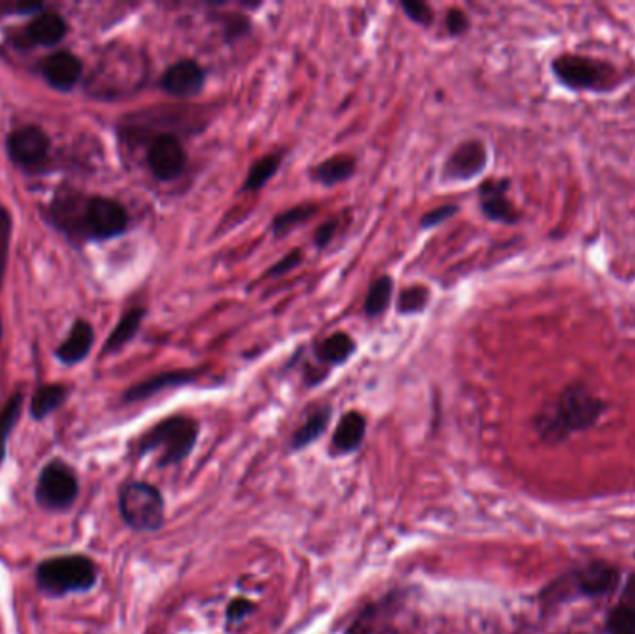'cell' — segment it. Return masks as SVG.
I'll list each match as a JSON object with an SVG mask.
<instances>
[{
	"instance_id": "277c9868",
	"label": "cell",
	"mask_w": 635,
	"mask_h": 634,
	"mask_svg": "<svg viewBox=\"0 0 635 634\" xmlns=\"http://www.w3.org/2000/svg\"><path fill=\"white\" fill-rule=\"evenodd\" d=\"M552 75L571 92H611L621 84V75L610 62L585 54H558L552 64Z\"/></svg>"
},
{
	"instance_id": "ac0fdd59",
	"label": "cell",
	"mask_w": 635,
	"mask_h": 634,
	"mask_svg": "<svg viewBox=\"0 0 635 634\" xmlns=\"http://www.w3.org/2000/svg\"><path fill=\"white\" fill-rule=\"evenodd\" d=\"M364 434H366V419L359 411H350L337 424V430L333 436V449L340 454H350L361 447Z\"/></svg>"
},
{
	"instance_id": "cb8c5ba5",
	"label": "cell",
	"mask_w": 635,
	"mask_h": 634,
	"mask_svg": "<svg viewBox=\"0 0 635 634\" xmlns=\"http://www.w3.org/2000/svg\"><path fill=\"white\" fill-rule=\"evenodd\" d=\"M283 162V153H272L262 159L257 160L251 170L247 173L246 183L242 186L244 192H257L262 186L272 179L275 173L279 172Z\"/></svg>"
},
{
	"instance_id": "5b68a950",
	"label": "cell",
	"mask_w": 635,
	"mask_h": 634,
	"mask_svg": "<svg viewBox=\"0 0 635 634\" xmlns=\"http://www.w3.org/2000/svg\"><path fill=\"white\" fill-rule=\"evenodd\" d=\"M199 434V426L194 419L184 415H173L155 424L138 441V454L160 452V465L181 463L192 452Z\"/></svg>"
},
{
	"instance_id": "d590c367",
	"label": "cell",
	"mask_w": 635,
	"mask_h": 634,
	"mask_svg": "<svg viewBox=\"0 0 635 634\" xmlns=\"http://www.w3.org/2000/svg\"><path fill=\"white\" fill-rule=\"evenodd\" d=\"M337 227L338 224L335 220H329V222L320 225V227L316 229V235H314V244H316L318 248H325V246L333 240V237H335Z\"/></svg>"
},
{
	"instance_id": "e0dca14e",
	"label": "cell",
	"mask_w": 635,
	"mask_h": 634,
	"mask_svg": "<svg viewBox=\"0 0 635 634\" xmlns=\"http://www.w3.org/2000/svg\"><path fill=\"white\" fill-rule=\"evenodd\" d=\"M93 343H95V333L90 322L77 320L69 331V335L65 337L64 343L58 346L56 357L64 365H78L80 361L88 357Z\"/></svg>"
},
{
	"instance_id": "7402d4cb",
	"label": "cell",
	"mask_w": 635,
	"mask_h": 634,
	"mask_svg": "<svg viewBox=\"0 0 635 634\" xmlns=\"http://www.w3.org/2000/svg\"><path fill=\"white\" fill-rule=\"evenodd\" d=\"M355 348H357V344L353 341V337H350L348 333L338 331V333H333L331 337H327L324 343L318 346L316 354L320 357V361H324V363L342 365L353 356Z\"/></svg>"
},
{
	"instance_id": "2e32d148",
	"label": "cell",
	"mask_w": 635,
	"mask_h": 634,
	"mask_svg": "<svg viewBox=\"0 0 635 634\" xmlns=\"http://www.w3.org/2000/svg\"><path fill=\"white\" fill-rule=\"evenodd\" d=\"M67 34V23L64 17L51 10H43L36 15L25 28V38L32 45L52 47L64 40Z\"/></svg>"
},
{
	"instance_id": "7a4b0ae2",
	"label": "cell",
	"mask_w": 635,
	"mask_h": 634,
	"mask_svg": "<svg viewBox=\"0 0 635 634\" xmlns=\"http://www.w3.org/2000/svg\"><path fill=\"white\" fill-rule=\"evenodd\" d=\"M606 411V402L584 384L567 385L558 400L535 419L539 434L548 441H561L571 434L589 430Z\"/></svg>"
},
{
	"instance_id": "d4e9b609",
	"label": "cell",
	"mask_w": 635,
	"mask_h": 634,
	"mask_svg": "<svg viewBox=\"0 0 635 634\" xmlns=\"http://www.w3.org/2000/svg\"><path fill=\"white\" fill-rule=\"evenodd\" d=\"M329 417H331V410L324 408V410L314 411L311 417L303 423V426H299L298 432L292 437V447L294 449H305L309 447L312 441H316L318 437L322 436L329 424Z\"/></svg>"
},
{
	"instance_id": "9a60e30c",
	"label": "cell",
	"mask_w": 635,
	"mask_h": 634,
	"mask_svg": "<svg viewBox=\"0 0 635 634\" xmlns=\"http://www.w3.org/2000/svg\"><path fill=\"white\" fill-rule=\"evenodd\" d=\"M197 376H199L197 370H169V372L156 374L145 382L132 385L129 391L123 395V402H129V404L130 402H140V400L158 395L171 387L192 384L197 380Z\"/></svg>"
},
{
	"instance_id": "603a6c76",
	"label": "cell",
	"mask_w": 635,
	"mask_h": 634,
	"mask_svg": "<svg viewBox=\"0 0 635 634\" xmlns=\"http://www.w3.org/2000/svg\"><path fill=\"white\" fill-rule=\"evenodd\" d=\"M23 393H13L12 397L6 400V404L0 408V463L6 460L8 452V439L12 436L13 428L21 417L23 411Z\"/></svg>"
},
{
	"instance_id": "8d00e7d4",
	"label": "cell",
	"mask_w": 635,
	"mask_h": 634,
	"mask_svg": "<svg viewBox=\"0 0 635 634\" xmlns=\"http://www.w3.org/2000/svg\"><path fill=\"white\" fill-rule=\"evenodd\" d=\"M621 603L628 605V607L635 608V575H632V577H630V581L626 584Z\"/></svg>"
},
{
	"instance_id": "484cf974",
	"label": "cell",
	"mask_w": 635,
	"mask_h": 634,
	"mask_svg": "<svg viewBox=\"0 0 635 634\" xmlns=\"http://www.w3.org/2000/svg\"><path fill=\"white\" fill-rule=\"evenodd\" d=\"M392 289H394V281L389 276H381V278L376 279L366 294L364 313L372 318L383 315L385 309L389 307L390 300H392Z\"/></svg>"
},
{
	"instance_id": "3957f363",
	"label": "cell",
	"mask_w": 635,
	"mask_h": 634,
	"mask_svg": "<svg viewBox=\"0 0 635 634\" xmlns=\"http://www.w3.org/2000/svg\"><path fill=\"white\" fill-rule=\"evenodd\" d=\"M34 579L41 594L58 599L69 594L90 592L99 581V569L90 556H51L39 562Z\"/></svg>"
},
{
	"instance_id": "44dd1931",
	"label": "cell",
	"mask_w": 635,
	"mask_h": 634,
	"mask_svg": "<svg viewBox=\"0 0 635 634\" xmlns=\"http://www.w3.org/2000/svg\"><path fill=\"white\" fill-rule=\"evenodd\" d=\"M355 159L348 155H337L333 159H327L314 170V179L325 186L338 185L348 181L355 173Z\"/></svg>"
},
{
	"instance_id": "4fadbf2b",
	"label": "cell",
	"mask_w": 635,
	"mask_h": 634,
	"mask_svg": "<svg viewBox=\"0 0 635 634\" xmlns=\"http://www.w3.org/2000/svg\"><path fill=\"white\" fill-rule=\"evenodd\" d=\"M82 60L69 51L52 53L41 62V75L58 92H69L82 77Z\"/></svg>"
},
{
	"instance_id": "6da1fadb",
	"label": "cell",
	"mask_w": 635,
	"mask_h": 634,
	"mask_svg": "<svg viewBox=\"0 0 635 634\" xmlns=\"http://www.w3.org/2000/svg\"><path fill=\"white\" fill-rule=\"evenodd\" d=\"M51 220L71 240H106L127 231L129 212L116 199H80L69 192L58 194L52 201Z\"/></svg>"
},
{
	"instance_id": "30bf717a",
	"label": "cell",
	"mask_w": 635,
	"mask_h": 634,
	"mask_svg": "<svg viewBox=\"0 0 635 634\" xmlns=\"http://www.w3.org/2000/svg\"><path fill=\"white\" fill-rule=\"evenodd\" d=\"M489 153L480 140H468L455 147L444 164V179L450 181H470L487 168Z\"/></svg>"
},
{
	"instance_id": "1f68e13d",
	"label": "cell",
	"mask_w": 635,
	"mask_h": 634,
	"mask_svg": "<svg viewBox=\"0 0 635 634\" xmlns=\"http://www.w3.org/2000/svg\"><path fill=\"white\" fill-rule=\"evenodd\" d=\"M457 207L455 205H444V207H439V209H433V211L426 212L424 216H422V220H420V227L422 229H431V227H435V225H441L442 222H446L448 218H452L454 214H457Z\"/></svg>"
},
{
	"instance_id": "4316f807",
	"label": "cell",
	"mask_w": 635,
	"mask_h": 634,
	"mask_svg": "<svg viewBox=\"0 0 635 634\" xmlns=\"http://www.w3.org/2000/svg\"><path fill=\"white\" fill-rule=\"evenodd\" d=\"M316 211H318L316 205H301V207L281 212L277 218H273L272 222V231L275 233V237H283L286 233L294 231L298 225L311 220Z\"/></svg>"
},
{
	"instance_id": "d6a6232c",
	"label": "cell",
	"mask_w": 635,
	"mask_h": 634,
	"mask_svg": "<svg viewBox=\"0 0 635 634\" xmlns=\"http://www.w3.org/2000/svg\"><path fill=\"white\" fill-rule=\"evenodd\" d=\"M301 261H303L301 251L294 250L292 253L285 255L279 263H275V265L268 270V276H270V278H281V276H285L288 272H292Z\"/></svg>"
},
{
	"instance_id": "83f0119b",
	"label": "cell",
	"mask_w": 635,
	"mask_h": 634,
	"mask_svg": "<svg viewBox=\"0 0 635 634\" xmlns=\"http://www.w3.org/2000/svg\"><path fill=\"white\" fill-rule=\"evenodd\" d=\"M428 304V287H424V285H413V287L402 291L396 307H398V311H400L402 315H415V313L424 311Z\"/></svg>"
},
{
	"instance_id": "d6986e66",
	"label": "cell",
	"mask_w": 635,
	"mask_h": 634,
	"mask_svg": "<svg viewBox=\"0 0 635 634\" xmlns=\"http://www.w3.org/2000/svg\"><path fill=\"white\" fill-rule=\"evenodd\" d=\"M69 397V387L64 384L41 385L30 398V415L34 421H43L58 410Z\"/></svg>"
},
{
	"instance_id": "ba28073f",
	"label": "cell",
	"mask_w": 635,
	"mask_h": 634,
	"mask_svg": "<svg viewBox=\"0 0 635 634\" xmlns=\"http://www.w3.org/2000/svg\"><path fill=\"white\" fill-rule=\"evenodd\" d=\"M6 147L13 164L34 170L47 160L51 140L38 125H23L10 133Z\"/></svg>"
},
{
	"instance_id": "e575fe53",
	"label": "cell",
	"mask_w": 635,
	"mask_h": 634,
	"mask_svg": "<svg viewBox=\"0 0 635 634\" xmlns=\"http://www.w3.org/2000/svg\"><path fill=\"white\" fill-rule=\"evenodd\" d=\"M255 610V605L247 599H234L233 603L227 608V620L231 623H238L249 616Z\"/></svg>"
},
{
	"instance_id": "836d02e7",
	"label": "cell",
	"mask_w": 635,
	"mask_h": 634,
	"mask_svg": "<svg viewBox=\"0 0 635 634\" xmlns=\"http://www.w3.org/2000/svg\"><path fill=\"white\" fill-rule=\"evenodd\" d=\"M446 28H448V32H450V36H463L465 32H468V28H470V21H468L467 14L465 12H461V10H450L448 15H446Z\"/></svg>"
},
{
	"instance_id": "8992f818",
	"label": "cell",
	"mask_w": 635,
	"mask_h": 634,
	"mask_svg": "<svg viewBox=\"0 0 635 634\" xmlns=\"http://www.w3.org/2000/svg\"><path fill=\"white\" fill-rule=\"evenodd\" d=\"M117 508L125 525L136 532H155L166 519V502L160 489L147 482L123 484L117 495Z\"/></svg>"
},
{
	"instance_id": "ffe728a7",
	"label": "cell",
	"mask_w": 635,
	"mask_h": 634,
	"mask_svg": "<svg viewBox=\"0 0 635 634\" xmlns=\"http://www.w3.org/2000/svg\"><path fill=\"white\" fill-rule=\"evenodd\" d=\"M143 318H145V309L143 307H132L129 309L121 320L117 322L116 328L110 333V337L106 339L103 354H114L117 350H121L130 339H134V335L140 331Z\"/></svg>"
},
{
	"instance_id": "5bb4252c",
	"label": "cell",
	"mask_w": 635,
	"mask_h": 634,
	"mask_svg": "<svg viewBox=\"0 0 635 634\" xmlns=\"http://www.w3.org/2000/svg\"><path fill=\"white\" fill-rule=\"evenodd\" d=\"M619 581H621L619 571L604 562H595L587 568L580 569L574 575V586L578 594L587 595V597L611 594L617 588Z\"/></svg>"
},
{
	"instance_id": "f1b7e54d",
	"label": "cell",
	"mask_w": 635,
	"mask_h": 634,
	"mask_svg": "<svg viewBox=\"0 0 635 634\" xmlns=\"http://www.w3.org/2000/svg\"><path fill=\"white\" fill-rule=\"evenodd\" d=\"M10 244H12V216L6 207L0 205V287L6 276ZM0 341H2V322H0Z\"/></svg>"
},
{
	"instance_id": "f546056e",
	"label": "cell",
	"mask_w": 635,
	"mask_h": 634,
	"mask_svg": "<svg viewBox=\"0 0 635 634\" xmlns=\"http://www.w3.org/2000/svg\"><path fill=\"white\" fill-rule=\"evenodd\" d=\"M608 634H635V608L619 603L608 616Z\"/></svg>"
},
{
	"instance_id": "52a82bcc",
	"label": "cell",
	"mask_w": 635,
	"mask_h": 634,
	"mask_svg": "<svg viewBox=\"0 0 635 634\" xmlns=\"http://www.w3.org/2000/svg\"><path fill=\"white\" fill-rule=\"evenodd\" d=\"M80 480L69 463L54 458L39 471L34 489L36 502L47 512H67L78 499Z\"/></svg>"
},
{
	"instance_id": "4dcf8cb0",
	"label": "cell",
	"mask_w": 635,
	"mask_h": 634,
	"mask_svg": "<svg viewBox=\"0 0 635 634\" xmlns=\"http://www.w3.org/2000/svg\"><path fill=\"white\" fill-rule=\"evenodd\" d=\"M402 10L416 25L429 27L433 21V12L424 2H402Z\"/></svg>"
},
{
	"instance_id": "8fae6325",
	"label": "cell",
	"mask_w": 635,
	"mask_h": 634,
	"mask_svg": "<svg viewBox=\"0 0 635 634\" xmlns=\"http://www.w3.org/2000/svg\"><path fill=\"white\" fill-rule=\"evenodd\" d=\"M511 181L509 179H489L480 186V205L483 214L500 224L513 225L520 220V212L507 196Z\"/></svg>"
},
{
	"instance_id": "9c48e42d",
	"label": "cell",
	"mask_w": 635,
	"mask_h": 634,
	"mask_svg": "<svg viewBox=\"0 0 635 634\" xmlns=\"http://www.w3.org/2000/svg\"><path fill=\"white\" fill-rule=\"evenodd\" d=\"M186 151L173 134H162L147 151V166L158 181H173L186 170Z\"/></svg>"
},
{
	"instance_id": "7c38bea8",
	"label": "cell",
	"mask_w": 635,
	"mask_h": 634,
	"mask_svg": "<svg viewBox=\"0 0 635 634\" xmlns=\"http://www.w3.org/2000/svg\"><path fill=\"white\" fill-rule=\"evenodd\" d=\"M207 73L194 60H181L166 69L160 86L164 92L175 97H194L205 88Z\"/></svg>"
}]
</instances>
